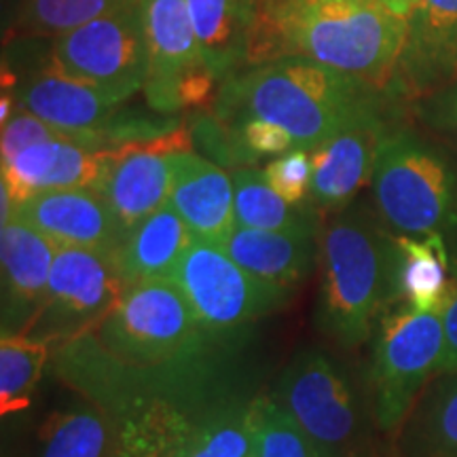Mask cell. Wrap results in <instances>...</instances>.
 Returning <instances> with one entry per match:
<instances>
[{"instance_id": "cell-1", "label": "cell", "mask_w": 457, "mask_h": 457, "mask_svg": "<svg viewBox=\"0 0 457 457\" xmlns=\"http://www.w3.org/2000/svg\"><path fill=\"white\" fill-rule=\"evenodd\" d=\"M244 337L199 322L170 279L125 286L94 328L62 343L51 360L57 379L114 421L151 407L199 415L231 387V360Z\"/></svg>"}, {"instance_id": "cell-2", "label": "cell", "mask_w": 457, "mask_h": 457, "mask_svg": "<svg viewBox=\"0 0 457 457\" xmlns=\"http://www.w3.org/2000/svg\"><path fill=\"white\" fill-rule=\"evenodd\" d=\"M407 20L377 0H259L245 66L307 57L387 89Z\"/></svg>"}, {"instance_id": "cell-3", "label": "cell", "mask_w": 457, "mask_h": 457, "mask_svg": "<svg viewBox=\"0 0 457 457\" xmlns=\"http://www.w3.org/2000/svg\"><path fill=\"white\" fill-rule=\"evenodd\" d=\"M390 96L369 83L307 57H282L233 72L214 96L222 129L248 119L278 123L295 148L312 151L347 125L384 111Z\"/></svg>"}, {"instance_id": "cell-4", "label": "cell", "mask_w": 457, "mask_h": 457, "mask_svg": "<svg viewBox=\"0 0 457 457\" xmlns=\"http://www.w3.org/2000/svg\"><path fill=\"white\" fill-rule=\"evenodd\" d=\"M394 233L353 202L320 236L316 327L343 352L362 347L392 307Z\"/></svg>"}, {"instance_id": "cell-5", "label": "cell", "mask_w": 457, "mask_h": 457, "mask_svg": "<svg viewBox=\"0 0 457 457\" xmlns=\"http://www.w3.org/2000/svg\"><path fill=\"white\" fill-rule=\"evenodd\" d=\"M375 208L398 236H457V163L409 128L387 129L370 179Z\"/></svg>"}, {"instance_id": "cell-6", "label": "cell", "mask_w": 457, "mask_h": 457, "mask_svg": "<svg viewBox=\"0 0 457 457\" xmlns=\"http://www.w3.org/2000/svg\"><path fill=\"white\" fill-rule=\"evenodd\" d=\"M445 312L390 307L370 337L369 403L377 432L392 436L441 367Z\"/></svg>"}, {"instance_id": "cell-7", "label": "cell", "mask_w": 457, "mask_h": 457, "mask_svg": "<svg viewBox=\"0 0 457 457\" xmlns=\"http://www.w3.org/2000/svg\"><path fill=\"white\" fill-rule=\"evenodd\" d=\"M273 398L305 430L318 455L373 457L370 407H364L347 375L324 352L310 347L295 353Z\"/></svg>"}, {"instance_id": "cell-8", "label": "cell", "mask_w": 457, "mask_h": 457, "mask_svg": "<svg viewBox=\"0 0 457 457\" xmlns=\"http://www.w3.org/2000/svg\"><path fill=\"white\" fill-rule=\"evenodd\" d=\"M199 322L216 335L244 337L256 320L282 310L295 290L239 267L220 244L193 239L171 273Z\"/></svg>"}, {"instance_id": "cell-9", "label": "cell", "mask_w": 457, "mask_h": 457, "mask_svg": "<svg viewBox=\"0 0 457 457\" xmlns=\"http://www.w3.org/2000/svg\"><path fill=\"white\" fill-rule=\"evenodd\" d=\"M47 64L129 100L145 89L151 68L140 0L55 37Z\"/></svg>"}, {"instance_id": "cell-10", "label": "cell", "mask_w": 457, "mask_h": 457, "mask_svg": "<svg viewBox=\"0 0 457 457\" xmlns=\"http://www.w3.org/2000/svg\"><path fill=\"white\" fill-rule=\"evenodd\" d=\"M125 284L112 254L85 248H57L43 310L26 335L55 343L94 328L117 305Z\"/></svg>"}, {"instance_id": "cell-11", "label": "cell", "mask_w": 457, "mask_h": 457, "mask_svg": "<svg viewBox=\"0 0 457 457\" xmlns=\"http://www.w3.org/2000/svg\"><path fill=\"white\" fill-rule=\"evenodd\" d=\"M193 148L195 140L187 123L159 138L108 148L106 174L98 191L128 231L170 202L174 159Z\"/></svg>"}, {"instance_id": "cell-12", "label": "cell", "mask_w": 457, "mask_h": 457, "mask_svg": "<svg viewBox=\"0 0 457 457\" xmlns=\"http://www.w3.org/2000/svg\"><path fill=\"white\" fill-rule=\"evenodd\" d=\"M457 79V0H417L386 94L420 100Z\"/></svg>"}, {"instance_id": "cell-13", "label": "cell", "mask_w": 457, "mask_h": 457, "mask_svg": "<svg viewBox=\"0 0 457 457\" xmlns=\"http://www.w3.org/2000/svg\"><path fill=\"white\" fill-rule=\"evenodd\" d=\"M384 111L347 125L312 148V187L307 204L320 216L339 214L373 179L379 145L386 131Z\"/></svg>"}, {"instance_id": "cell-14", "label": "cell", "mask_w": 457, "mask_h": 457, "mask_svg": "<svg viewBox=\"0 0 457 457\" xmlns=\"http://www.w3.org/2000/svg\"><path fill=\"white\" fill-rule=\"evenodd\" d=\"M15 216L37 228L57 248H85L114 254L128 228L96 188L38 193L13 208Z\"/></svg>"}, {"instance_id": "cell-15", "label": "cell", "mask_w": 457, "mask_h": 457, "mask_svg": "<svg viewBox=\"0 0 457 457\" xmlns=\"http://www.w3.org/2000/svg\"><path fill=\"white\" fill-rule=\"evenodd\" d=\"M57 245L20 216L0 227L3 265V335H26L43 310Z\"/></svg>"}, {"instance_id": "cell-16", "label": "cell", "mask_w": 457, "mask_h": 457, "mask_svg": "<svg viewBox=\"0 0 457 457\" xmlns=\"http://www.w3.org/2000/svg\"><path fill=\"white\" fill-rule=\"evenodd\" d=\"M15 104L55 128L98 136L106 142L104 131L123 102L98 85L74 79L47 64L17 85Z\"/></svg>"}, {"instance_id": "cell-17", "label": "cell", "mask_w": 457, "mask_h": 457, "mask_svg": "<svg viewBox=\"0 0 457 457\" xmlns=\"http://www.w3.org/2000/svg\"><path fill=\"white\" fill-rule=\"evenodd\" d=\"M108 148L77 145V142H45L24 148L3 163V182L13 208L47 191L66 188H96L106 174Z\"/></svg>"}, {"instance_id": "cell-18", "label": "cell", "mask_w": 457, "mask_h": 457, "mask_svg": "<svg viewBox=\"0 0 457 457\" xmlns=\"http://www.w3.org/2000/svg\"><path fill=\"white\" fill-rule=\"evenodd\" d=\"M174 187L170 205L185 220L195 239L222 244L236 228V191L222 165L197 153L174 159Z\"/></svg>"}, {"instance_id": "cell-19", "label": "cell", "mask_w": 457, "mask_h": 457, "mask_svg": "<svg viewBox=\"0 0 457 457\" xmlns=\"http://www.w3.org/2000/svg\"><path fill=\"white\" fill-rule=\"evenodd\" d=\"M148 38V79L145 98L148 108L163 114L171 85L191 68L205 64L187 0H140Z\"/></svg>"}, {"instance_id": "cell-20", "label": "cell", "mask_w": 457, "mask_h": 457, "mask_svg": "<svg viewBox=\"0 0 457 457\" xmlns=\"http://www.w3.org/2000/svg\"><path fill=\"white\" fill-rule=\"evenodd\" d=\"M457 273L443 236L394 233L392 307L445 312L455 293Z\"/></svg>"}, {"instance_id": "cell-21", "label": "cell", "mask_w": 457, "mask_h": 457, "mask_svg": "<svg viewBox=\"0 0 457 457\" xmlns=\"http://www.w3.org/2000/svg\"><path fill=\"white\" fill-rule=\"evenodd\" d=\"M320 236L322 233L236 227L220 245L248 273L295 290L320 262Z\"/></svg>"}, {"instance_id": "cell-22", "label": "cell", "mask_w": 457, "mask_h": 457, "mask_svg": "<svg viewBox=\"0 0 457 457\" xmlns=\"http://www.w3.org/2000/svg\"><path fill=\"white\" fill-rule=\"evenodd\" d=\"M185 220L170 204L134 225L112 254L125 286L170 279L193 242Z\"/></svg>"}, {"instance_id": "cell-23", "label": "cell", "mask_w": 457, "mask_h": 457, "mask_svg": "<svg viewBox=\"0 0 457 457\" xmlns=\"http://www.w3.org/2000/svg\"><path fill=\"white\" fill-rule=\"evenodd\" d=\"M387 457H457V369L434 375L390 436Z\"/></svg>"}, {"instance_id": "cell-24", "label": "cell", "mask_w": 457, "mask_h": 457, "mask_svg": "<svg viewBox=\"0 0 457 457\" xmlns=\"http://www.w3.org/2000/svg\"><path fill=\"white\" fill-rule=\"evenodd\" d=\"M259 0H187L205 64L219 81L245 66Z\"/></svg>"}, {"instance_id": "cell-25", "label": "cell", "mask_w": 457, "mask_h": 457, "mask_svg": "<svg viewBox=\"0 0 457 457\" xmlns=\"http://www.w3.org/2000/svg\"><path fill=\"white\" fill-rule=\"evenodd\" d=\"M117 424L104 409L81 398L45 417L30 457H114Z\"/></svg>"}, {"instance_id": "cell-26", "label": "cell", "mask_w": 457, "mask_h": 457, "mask_svg": "<svg viewBox=\"0 0 457 457\" xmlns=\"http://www.w3.org/2000/svg\"><path fill=\"white\" fill-rule=\"evenodd\" d=\"M236 191V225L261 231L320 233V216L310 204H288L253 165L231 174Z\"/></svg>"}, {"instance_id": "cell-27", "label": "cell", "mask_w": 457, "mask_h": 457, "mask_svg": "<svg viewBox=\"0 0 457 457\" xmlns=\"http://www.w3.org/2000/svg\"><path fill=\"white\" fill-rule=\"evenodd\" d=\"M185 457H254L253 400L233 394L197 415Z\"/></svg>"}, {"instance_id": "cell-28", "label": "cell", "mask_w": 457, "mask_h": 457, "mask_svg": "<svg viewBox=\"0 0 457 457\" xmlns=\"http://www.w3.org/2000/svg\"><path fill=\"white\" fill-rule=\"evenodd\" d=\"M55 343L32 335L0 339V411L3 417L24 411L37 392L43 370L51 364Z\"/></svg>"}, {"instance_id": "cell-29", "label": "cell", "mask_w": 457, "mask_h": 457, "mask_svg": "<svg viewBox=\"0 0 457 457\" xmlns=\"http://www.w3.org/2000/svg\"><path fill=\"white\" fill-rule=\"evenodd\" d=\"M136 0H24L20 24L28 37H62Z\"/></svg>"}, {"instance_id": "cell-30", "label": "cell", "mask_w": 457, "mask_h": 457, "mask_svg": "<svg viewBox=\"0 0 457 457\" xmlns=\"http://www.w3.org/2000/svg\"><path fill=\"white\" fill-rule=\"evenodd\" d=\"M254 457H318L316 445L273 396L253 398Z\"/></svg>"}, {"instance_id": "cell-31", "label": "cell", "mask_w": 457, "mask_h": 457, "mask_svg": "<svg viewBox=\"0 0 457 457\" xmlns=\"http://www.w3.org/2000/svg\"><path fill=\"white\" fill-rule=\"evenodd\" d=\"M45 142H77V145L96 148H108L106 142L98 138V136H83L74 134V131H66L62 128H55L47 121H43L37 114L17 108L13 117L3 125V136H0V157L3 163L13 159L17 153L24 148H30L34 145H45Z\"/></svg>"}, {"instance_id": "cell-32", "label": "cell", "mask_w": 457, "mask_h": 457, "mask_svg": "<svg viewBox=\"0 0 457 457\" xmlns=\"http://www.w3.org/2000/svg\"><path fill=\"white\" fill-rule=\"evenodd\" d=\"M312 153L293 148L262 168L270 187L288 204H305L312 187Z\"/></svg>"}, {"instance_id": "cell-33", "label": "cell", "mask_w": 457, "mask_h": 457, "mask_svg": "<svg viewBox=\"0 0 457 457\" xmlns=\"http://www.w3.org/2000/svg\"><path fill=\"white\" fill-rule=\"evenodd\" d=\"M424 119L438 129L457 131V79L436 94L428 96Z\"/></svg>"}, {"instance_id": "cell-34", "label": "cell", "mask_w": 457, "mask_h": 457, "mask_svg": "<svg viewBox=\"0 0 457 457\" xmlns=\"http://www.w3.org/2000/svg\"><path fill=\"white\" fill-rule=\"evenodd\" d=\"M445 320V352L438 373H447V370L457 369V286L455 293L451 296L447 310L443 313Z\"/></svg>"}, {"instance_id": "cell-35", "label": "cell", "mask_w": 457, "mask_h": 457, "mask_svg": "<svg viewBox=\"0 0 457 457\" xmlns=\"http://www.w3.org/2000/svg\"><path fill=\"white\" fill-rule=\"evenodd\" d=\"M379 4H384V7H387L392 11V13H396L400 17H404V20H409L411 11L415 9L417 0H377Z\"/></svg>"}, {"instance_id": "cell-36", "label": "cell", "mask_w": 457, "mask_h": 457, "mask_svg": "<svg viewBox=\"0 0 457 457\" xmlns=\"http://www.w3.org/2000/svg\"><path fill=\"white\" fill-rule=\"evenodd\" d=\"M13 104H15V96H11L4 91L3 100H0V123L3 125L13 117Z\"/></svg>"}, {"instance_id": "cell-37", "label": "cell", "mask_w": 457, "mask_h": 457, "mask_svg": "<svg viewBox=\"0 0 457 457\" xmlns=\"http://www.w3.org/2000/svg\"><path fill=\"white\" fill-rule=\"evenodd\" d=\"M318 457H324V455H318Z\"/></svg>"}]
</instances>
